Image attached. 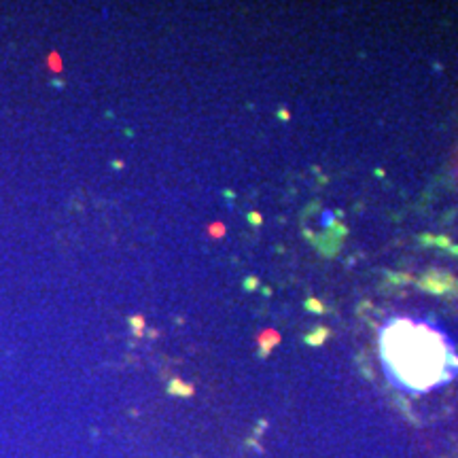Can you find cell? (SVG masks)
Returning a JSON list of instances; mask_svg holds the SVG:
<instances>
[{"label": "cell", "mask_w": 458, "mask_h": 458, "mask_svg": "<svg viewBox=\"0 0 458 458\" xmlns=\"http://www.w3.org/2000/svg\"><path fill=\"white\" fill-rule=\"evenodd\" d=\"M380 361L397 388L426 395L458 373V356L447 335L418 318H392L380 331Z\"/></svg>", "instance_id": "1"}]
</instances>
